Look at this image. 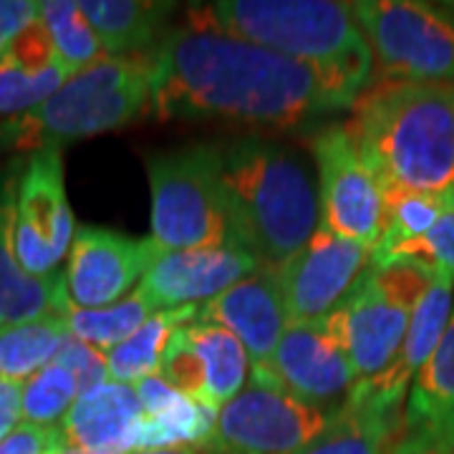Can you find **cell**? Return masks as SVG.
<instances>
[{
	"mask_svg": "<svg viewBox=\"0 0 454 454\" xmlns=\"http://www.w3.org/2000/svg\"><path fill=\"white\" fill-rule=\"evenodd\" d=\"M361 91L339 71L227 33L197 5L152 56L149 101L157 119H225L286 129L354 106Z\"/></svg>",
	"mask_w": 454,
	"mask_h": 454,
	"instance_id": "obj_1",
	"label": "cell"
},
{
	"mask_svg": "<svg viewBox=\"0 0 454 454\" xmlns=\"http://www.w3.org/2000/svg\"><path fill=\"white\" fill-rule=\"evenodd\" d=\"M346 134L384 200L454 192V82L376 83L354 101Z\"/></svg>",
	"mask_w": 454,
	"mask_h": 454,
	"instance_id": "obj_2",
	"label": "cell"
},
{
	"mask_svg": "<svg viewBox=\"0 0 454 454\" xmlns=\"http://www.w3.org/2000/svg\"><path fill=\"white\" fill-rule=\"evenodd\" d=\"M220 152L235 238L262 268L278 270L324 223L309 167L291 149L255 137Z\"/></svg>",
	"mask_w": 454,
	"mask_h": 454,
	"instance_id": "obj_3",
	"label": "cell"
},
{
	"mask_svg": "<svg viewBox=\"0 0 454 454\" xmlns=\"http://www.w3.org/2000/svg\"><path fill=\"white\" fill-rule=\"evenodd\" d=\"M227 33L291 56L295 61L339 71L369 83L373 56L358 28L351 3L333 0H220L197 5Z\"/></svg>",
	"mask_w": 454,
	"mask_h": 454,
	"instance_id": "obj_4",
	"label": "cell"
},
{
	"mask_svg": "<svg viewBox=\"0 0 454 454\" xmlns=\"http://www.w3.org/2000/svg\"><path fill=\"white\" fill-rule=\"evenodd\" d=\"M149 82L152 61L145 56H104L71 76L41 106L3 121L0 145L43 152L127 127L145 112Z\"/></svg>",
	"mask_w": 454,
	"mask_h": 454,
	"instance_id": "obj_5",
	"label": "cell"
},
{
	"mask_svg": "<svg viewBox=\"0 0 454 454\" xmlns=\"http://www.w3.org/2000/svg\"><path fill=\"white\" fill-rule=\"evenodd\" d=\"M152 192V240L164 250H207L232 243L223 152L195 145L146 160Z\"/></svg>",
	"mask_w": 454,
	"mask_h": 454,
	"instance_id": "obj_6",
	"label": "cell"
},
{
	"mask_svg": "<svg viewBox=\"0 0 454 454\" xmlns=\"http://www.w3.org/2000/svg\"><path fill=\"white\" fill-rule=\"evenodd\" d=\"M384 83L454 82V11L414 0L351 3Z\"/></svg>",
	"mask_w": 454,
	"mask_h": 454,
	"instance_id": "obj_7",
	"label": "cell"
},
{
	"mask_svg": "<svg viewBox=\"0 0 454 454\" xmlns=\"http://www.w3.org/2000/svg\"><path fill=\"white\" fill-rule=\"evenodd\" d=\"M331 422L321 406L306 404L276 381L253 376L235 399L220 406L207 454H301Z\"/></svg>",
	"mask_w": 454,
	"mask_h": 454,
	"instance_id": "obj_8",
	"label": "cell"
},
{
	"mask_svg": "<svg viewBox=\"0 0 454 454\" xmlns=\"http://www.w3.org/2000/svg\"><path fill=\"white\" fill-rule=\"evenodd\" d=\"M76 235L66 197L61 149L35 152L18 175L13 205V250L20 268L35 278L59 273Z\"/></svg>",
	"mask_w": 454,
	"mask_h": 454,
	"instance_id": "obj_9",
	"label": "cell"
},
{
	"mask_svg": "<svg viewBox=\"0 0 454 454\" xmlns=\"http://www.w3.org/2000/svg\"><path fill=\"white\" fill-rule=\"evenodd\" d=\"M310 146L321 177L324 225L339 238L376 250L387 232V200L346 127H325Z\"/></svg>",
	"mask_w": 454,
	"mask_h": 454,
	"instance_id": "obj_10",
	"label": "cell"
},
{
	"mask_svg": "<svg viewBox=\"0 0 454 454\" xmlns=\"http://www.w3.org/2000/svg\"><path fill=\"white\" fill-rule=\"evenodd\" d=\"M372 247L333 235L321 223L310 243L276 270L291 324L324 321L372 270Z\"/></svg>",
	"mask_w": 454,
	"mask_h": 454,
	"instance_id": "obj_11",
	"label": "cell"
},
{
	"mask_svg": "<svg viewBox=\"0 0 454 454\" xmlns=\"http://www.w3.org/2000/svg\"><path fill=\"white\" fill-rule=\"evenodd\" d=\"M162 245L134 240L106 227H76L66 258V293L76 309H106L142 283Z\"/></svg>",
	"mask_w": 454,
	"mask_h": 454,
	"instance_id": "obj_12",
	"label": "cell"
},
{
	"mask_svg": "<svg viewBox=\"0 0 454 454\" xmlns=\"http://www.w3.org/2000/svg\"><path fill=\"white\" fill-rule=\"evenodd\" d=\"M409 318L411 310L381 293L369 270L356 291L324 318V324L348 358L356 384H364L381 376L399 356Z\"/></svg>",
	"mask_w": 454,
	"mask_h": 454,
	"instance_id": "obj_13",
	"label": "cell"
},
{
	"mask_svg": "<svg viewBox=\"0 0 454 454\" xmlns=\"http://www.w3.org/2000/svg\"><path fill=\"white\" fill-rule=\"evenodd\" d=\"M258 258L240 240L207 250H164L152 260L139 291L154 310L197 306L258 273Z\"/></svg>",
	"mask_w": 454,
	"mask_h": 454,
	"instance_id": "obj_14",
	"label": "cell"
},
{
	"mask_svg": "<svg viewBox=\"0 0 454 454\" xmlns=\"http://www.w3.org/2000/svg\"><path fill=\"white\" fill-rule=\"evenodd\" d=\"M195 321L223 325L230 331L245 346L253 376L273 381V356L291 324L276 270L260 268L258 273L235 283L207 301Z\"/></svg>",
	"mask_w": 454,
	"mask_h": 454,
	"instance_id": "obj_15",
	"label": "cell"
},
{
	"mask_svg": "<svg viewBox=\"0 0 454 454\" xmlns=\"http://www.w3.org/2000/svg\"><path fill=\"white\" fill-rule=\"evenodd\" d=\"M273 381L306 404L321 406L356 384L351 364L324 321L288 324L273 356Z\"/></svg>",
	"mask_w": 454,
	"mask_h": 454,
	"instance_id": "obj_16",
	"label": "cell"
},
{
	"mask_svg": "<svg viewBox=\"0 0 454 454\" xmlns=\"http://www.w3.org/2000/svg\"><path fill=\"white\" fill-rule=\"evenodd\" d=\"M406 437L394 454H454V309L406 404Z\"/></svg>",
	"mask_w": 454,
	"mask_h": 454,
	"instance_id": "obj_17",
	"label": "cell"
},
{
	"mask_svg": "<svg viewBox=\"0 0 454 454\" xmlns=\"http://www.w3.org/2000/svg\"><path fill=\"white\" fill-rule=\"evenodd\" d=\"M452 309L454 280L444 273H434L429 291L424 293L417 309L411 310L404 346H402L399 356L394 358L389 369L381 376H376L373 381L354 384L351 394L366 396L387 409H399L406 389H409V381L417 379V373L422 372L424 364L434 354L439 339L452 318Z\"/></svg>",
	"mask_w": 454,
	"mask_h": 454,
	"instance_id": "obj_18",
	"label": "cell"
},
{
	"mask_svg": "<svg viewBox=\"0 0 454 454\" xmlns=\"http://www.w3.org/2000/svg\"><path fill=\"white\" fill-rule=\"evenodd\" d=\"M145 409L134 384L106 381L82 394L61 422L66 444L89 454H131Z\"/></svg>",
	"mask_w": 454,
	"mask_h": 454,
	"instance_id": "obj_19",
	"label": "cell"
},
{
	"mask_svg": "<svg viewBox=\"0 0 454 454\" xmlns=\"http://www.w3.org/2000/svg\"><path fill=\"white\" fill-rule=\"evenodd\" d=\"M18 175L0 177V328L66 316L71 309L66 278L28 276L13 250V205Z\"/></svg>",
	"mask_w": 454,
	"mask_h": 454,
	"instance_id": "obj_20",
	"label": "cell"
},
{
	"mask_svg": "<svg viewBox=\"0 0 454 454\" xmlns=\"http://www.w3.org/2000/svg\"><path fill=\"white\" fill-rule=\"evenodd\" d=\"M145 409L137 450H169V447H207L217 427V406L195 402L172 389L160 373L134 384Z\"/></svg>",
	"mask_w": 454,
	"mask_h": 454,
	"instance_id": "obj_21",
	"label": "cell"
},
{
	"mask_svg": "<svg viewBox=\"0 0 454 454\" xmlns=\"http://www.w3.org/2000/svg\"><path fill=\"white\" fill-rule=\"evenodd\" d=\"M396 411L348 391L339 414L301 454H394L402 442Z\"/></svg>",
	"mask_w": 454,
	"mask_h": 454,
	"instance_id": "obj_22",
	"label": "cell"
},
{
	"mask_svg": "<svg viewBox=\"0 0 454 454\" xmlns=\"http://www.w3.org/2000/svg\"><path fill=\"white\" fill-rule=\"evenodd\" d=\"M79 5L106 56H139L157 41L164 18L175 8L145 0H83Z\"/></svg>",
	"mask_w": 454,
	"mask_h": 454,
	"instance_id": "obj_23",
	"label": "cell"
},
{
	"mask_svg": "<svg viewBox=\"0 0 454 454\" xmlns=\"http://www.w3.org/2000/svg\"><path fill=\"white\" fill-rule=\"evenodd\" d=\"M200 313V306H182V309L157 310L139 331H134L129 339L106 351L109 376L119 384H137L146 376L160 373L164 348L172 339V333L182 325L192 324Z\"/></svg>",
	"mask_w": 454,
	"mask_h": 454,
	"instance_id": "obj_24",
	"label": "cell"
},
{
	"mask_svg": "<svg viewBox=\"0 0 454 454\" xmlns=\"http://www.w3.org/2000/svg\"><path fill=\"white\" fill-rule=\"evenodd\" d=\"M184 336L192 343L205 366V402L212 406L227 404L245 389L250 358L240 340L223 325L192 321L184 325Z\"/></svg>",
	"mask_w": 454,
	"mask_h": 454,
	"instance_id": "obj_25",
	"label": "cell"
},
{
	"mask_svg": "<svg viewBox=\"0 0 454 454\" xmlns=\"http://www.w3.org/2000/svg\"><path fill=\"white\" fill-rule=\"evenodd\" d=\"M68 336L64 316H49L28 324L0 328V379L28 381L33 373L53 364Z\"/></svg>",
	"mask_w": 454,
	"mask_h": 454,
	"instance_id": "obj_26",
	"label": "cell"
},
{
	"mask_svg": "<svg viewBox=\"0 0 454 454\" xmlns=\"http://www.w3.org/2000/svg\"><path fill=\"white\" fill-rule=\"evenodd\" d=\"M154 313L157 310L152 309L145 293L137 288L127 298H121L119 303L106 306V309H76V306H71L64 316V321L71 336L86 340L89 346L106 354L114 346H119L121 340L129 339L134 331H139Z\"/></svg>",
	"mask_w": 454,
	"mask_h": 454,
	"instance_id": "obj_27",
	"label": "cell"
},
{
	"mask_svg": "<svg viewBox=\"0 0 454 454\" xmlns=\"http://www.w3.org/2000/svg\"><path fill=\"white\" fill-rule=\"evenodd\" d=\"M41 20L49 31L59 61L71 76L101 61L106 51L101 46L91 23L82 13V5L74 0H49L41 3Z\"/></svg>",
	"mask_w": 454,
	"mask_h": 454,
	"instance_id": "obj_28",
	"label": "cell"
},
{
	"mask_svg": "<svg viewBox=\"0 0 454 454\" xmlns=\"http://www.w3.org/2000/svg\"><path fill=\"white\" fill-rule=\"evenodd\" d=\"M68 79H71V74L66 71L61 61L46 71L33 74V71H26L23 66H18L11 56H3L0 59V119L8 121L13 116H20V114L41 106Z\"/></svg>",
	"mask_w": 454,
	"mask_h": 454,
	"instance_id": "obj_29",
	"label": "cell"
},
{
	"mask_svg": "<svg viewBox=\"0 0 454 454\" xmlns=\"http://www.w3.org/2000/svg\"><path fill=\"white\" fill-rule=\"evenodd\" d=\"M76 399L79 384L74 373L59 364H49L23 381V419L35 427H61Z\"/></svg>",
	"mask_w": 454,
	"mask_h": 454,
	"instance_id": "obj_30",
	"label": "cell"
},
{
	"mask_svg": "<svg viewBox=\"0 0 454 454\" xmlns=\"http://www.w3.org/2000/svg\"><path fill=\"white\" fill-rule=\"evenodd\" d=\"M447 195H399L387 202V232L373 250L372 265L384 260L394 247L424 238L442 215Z\"/></svg>",
	"mask_w": 454,
	"mask_h": 454,
	"instance_id": "obj_31",
	"label": "cell"
},
{
	"mask_svg": "<svg viewBox=\"0 0 454 454\" xmlns=\"http://www.w3.org/2000/svg\"><path fill=\"white\" fill-rule=\"evenodd\" d=\"M399 260L417 262L429 268L432 273H444L454 280V192L447 195L439 220L424 238L394 247L387 258L379 260L372 268L399 262Z\"/></svg>",
	"mask_w": 454,
	"mask_h": 454,
	"instance_id": "obj_32",
	"label": "cell"
},
{
	"mask_svg": "<svg viewBox=\"0 0 454 454\" xmlns=\"http://www.w3.org/2000/svg\"><path fill=\"white\" fill-rule=\"evenodd\" d=\"M160 376L179 394H184L195 402H205V389H207L205 366H202V358L197 356V351L192 348V343L184 336V325L172 333V339L164 348Z\"/></svg>",
	"mask_w": 454,
	"mask_h": 454,
	"instance_id": "obj_33",
	"label": "cell"
},
{
	"mask_svg": "<svg viewBox=\"0 0 454 454\" xmlns=\"http://www.w3.org/2000/svg\"><path fill=\"white\" fill-rule=\"evenodd\" d=\"M53 364H59V366H64L66 372L74 373V379L79 384V396L86 394V391L97 389L101 384H106V381H112L106 354L94 348V346H89L86 340L71 336V333L61 343Z\"/></svg>",
	"mask_w": 454,
	"mask_h": 454,
	"instance_id": "obj_34",
	"label": "cell"
},
{
	"mask_svg": "<svg viewBox=\"0 0 454 454\" xmlns=\"http://www.w3.org/2000/svg\"><path fill=\"white\" fill-rule=\"evenodd\" d=\"M5 56H11L18 66H23L26 71H46L51 66L59 64V56L53 49L49 31L43 26V20H33L26 31L18 35L16 41L11 43V49L5 51Z\"/></svg>",
	"mask_w": 454,
	"mask_h": 454,
	"instance_id": "obj_35",
	"label": "cell"
},
{
	"mask_svg": "<svg viewBox=\"0 0 454 454\" xmlns=\"http://www.w3.org/2000/svg\"><path fill=\"white\" fill-rule=\"evenodd\" d=\"M61 442V427H35L23 422L11 437L0 442V454H51Z\"/></svg>",
	"mask_w": 454,
	"mask_h": 454,
	"instance_id": "obj_36",
	"label": "cell"
},
{
	"mask_svg": "<svg viewBox=\"0 0 454 454\" xmlns=\"http://www.w3.org/2000/svg\"><path fill=\"white\" fill-rule=\"evenodd\" d=\"M41 18V3L31 0H0V59L20 33Z\"/></svg>",
	"mask_w": 454,
	"mask_h": 454,
	"instance_id": "obj_37",
	"label": "cell"
},
{
	"mask_svg": "<svg viewBox=\"0 0 454 454\" xmlns=\"http://www.w3.org/2000/svg\"><path fill=\"white\" fill-rule=\"evenodd\" d=\"M23 419V384L0 379V442L11 437Z\"/></svg>",
	"mask_w": 454,
	"mask_h": 454,
	"instance_id": "obj_38",
	"label": "cell"
},
{
	"mask_svg": "<svg viewBox=\"0 0 454 454\" xmlns=\"http://www.w3.org/2000/svg\"><path fill=\"white\" fill-rule=\"evenodd\" d=\"M131 454H207V450H200V447H169V450H145V452Z\"/></svg>",
	"mask_w": 454,
	"mask_h": 454,
	"instance_id": "obj_39",
	"label": "cell"
},
{
	"mask_svg": "<svg viewBox=\"0 0 454 454\" xmlns=\"http://www.w3.org/2000/svg\"><path fill=\"white\" fill-rule=\"evenodd\" d=\"M51 454H89V452H82V450H76V447H71V444H66V442H61L56 450Z\"/></svg>",
	"mask_w": 454,
	"mask_h": 454,
	"instance_id": "obj_40",
	"label": "cell"
}]
</instances>
